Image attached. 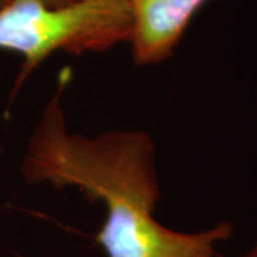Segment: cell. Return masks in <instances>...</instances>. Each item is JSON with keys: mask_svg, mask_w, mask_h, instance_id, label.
<instances>
[{"mask_svg": "<svg viewBox=\"0 0 257 257\" xmlns=\"http://www.w3.org/2000/svg\"><path fill=\"white\" fill-rule=\"evenodd\" d=\"M63 86L29 138L20 173L30 184L74 187L101 203L104 221L96 236L107 257H220L234 226L217 221L199 231H177L155 216L160 199L153 138L140 128L86 136L70 132L62 104Z\"/></svg>", "mask_w": 257, "mask_h": 257, "instance_id": "6da1fadb", "label": "cell"}, {"mask_svg": "<svg viewBox=\"0 0 257 257\" xmlns=\"http://www.w3.org/2000/svg\"><path fill=\"white\" fill-rule=\"evenodd\" d=\"M130 33L127 0H77L59 8L43 0H12L0 9V50L22 56L13 94L57 52L104 53L127 43Z\"/></svg>", "mask_w": 257, "mask_h": 257, "instance_id": "7a4b0ae2", "label": "cell"}, {"mask_svg": "<svg viewBox=\"0 0 257 257\" xmlns=\"http://www.w3.org/2000/svg\"><path fill=\"white\" fill-rule=\"evenodd\" d=\"M132 33L127 45L139 67L169 60L196 13L209 0H127Z\"/></svg>", "mask_w": 257, "mask_h": 257, "instance_id": "3957f363", "label": "cell"}, {"mask_svg": "<svg viewBox=\"0 0 257 257\" xmlns=\"http://www.w3.org/2000/svg\"><path fill=\"white\" fill-rule=\"evenodd\" d=\"M12 0H0V9L3 8V6H6L8 3H10ZM45 3L47 5H50V6H66V5H70V3H74V2H77V0H43Z\"/></svg>", "mask_w": 257, "mask_h": 257, "instance_id": "277c9868", "label": "cell"}, {"mask_svg": "<svg viewBox=\"0 0 257 257\" xmlns=\"http://www.w3.org/2000/svg\"><path fill=\"white\" fill-rule=\"evenodd\" d=\"M240 257H257V241L251 247L248 248L246 253H243Z\"/></svg>", "mask_w": 257, "mask_h": 257, "instance_id": "5b68a950", "label": "cell"}]
</instances>
